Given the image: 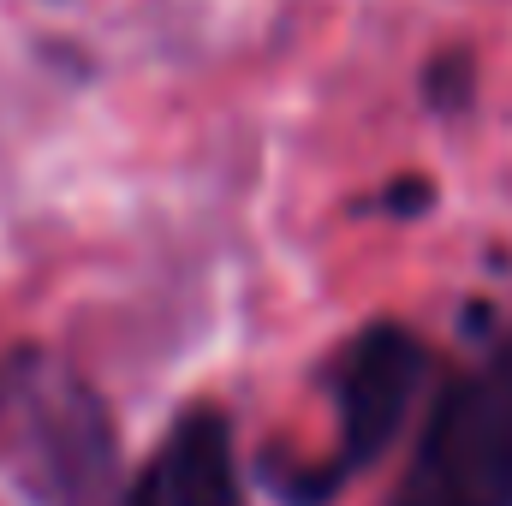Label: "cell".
Listing matches in <instances>:
<instances>
[{
    "label": "cell",
    "mask_w": 512,
    "mask_h": 506,
    "mask_svg": "<svg viewBox=\"0 0 512 506\" xmlns=\"http://www.w3.org/2000/svg\"><path fill=\"white\" fill-rule=\"evenodd\" d=\"M429 197H435V191H429L423 179H405V185H393L382 197V209L387 215H417V209H429Z\"/></svg>",
    "instance_id": "5b68a950"
},
{
    "label": "cell",
    "mask_w": 512,
    "mask_h": 506,
    "mask_svg": "<svg viewBox=\"0 0 512 506\" xmlns=\"http://www.w3.org/2000/svg\"><path fill=\"white\" fill-rule=\"evenodd\" d=\"M387 506H512V334L441 387Z\"/></svg>",
    "instance_id": "6da1fadb"
},
{
    "label": "cell",
    "mask_w": 512,
    "mask_h": 506,
    "mask_svg": "<svg viewBox=\"0 0 512 506\" xmlns=\"http://www.w3.org/2000/svg\"><path fill=\"white\" fill-rule=\"evenodd\" d=\"M477 66H471V54L465 48H453V54H435L429 60V78H423V96H429V108H447V114H459L465 102H471V90H477V78H471Z\"/></svg>",
    "instance_id": "277c9868"
},
{
    "label": "cell",
    "mask_w": 512,
    "mask_h": 506,
    "mask_svg": "<svg viewBox=\"0 0 512 506\" xmlns=\"http://www.w3.org/2000/svg\"><path fill=\"white\" fill-rule=\"evenodd\" d=\"M126 506H245L227 417L215 405H191L149 453Z\"/></svg>",
    "instance_id": "3957f363"
},
{
    "label": "cell",
    "mask_w": 512,
    "mask_h": 506,
    "mask_svg": "<svg viewBox=\"0 0 512 506\" xmlns=\"http://www.w3.org/2000/svg\"><path fill=\"white\" fill-rule=\"evenodd\" d=\"M423 370H429L423 340H417L411 328H399V322L364 328V334L340 352V364H334V459L310 471V477H316V483L304 489L310 501L334 495L346 477H358L364 465L382 459L387 441H393L399 423H405V405H411Z\"/></svg>",
    "instance_id": "7a4b0ae2"
}]
</instances>
